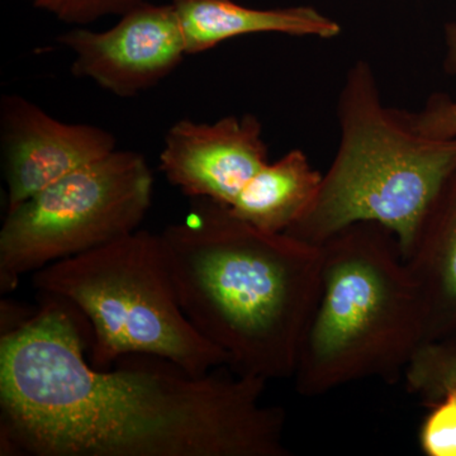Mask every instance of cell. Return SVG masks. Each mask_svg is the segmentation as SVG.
Masks as SVG:
<instances>
[{"label": "cell", "instance_id": "1", "mask_svg": "<svg viewBox=\"0 0 456 456\" xmlns=\"http://www.w3.org/2000/svg\"><path fill=\"white\" fill-rule=\"evenodd\" d=\"M73 305L40 310L0 338V454L289 456L285 415L261 402L265 380L188 373L159 356L98 369Z\"/></svg>", "mask_w": 456, "mask_h": 456}, {"label": "cell", "instance_id": "2", "mask_svg": "<svg viewBox=\"0 0 456 456\" xmlns=\"http://www.w3.org/2000/svg\"><path fill=\"white\" fill-rule=\"evenodd\" d=\"M160 233L180 307L236 373L293 378L316 303L320 246L257 230L211 200H191Z\"/></svg>", "mask_w": 456, "mask_h": 456}, {"label": "cell", "instance_id": "3", "mask_svg": "<svg viewBox=\"0 0 456 456\" xmlns=\"http://www.w3.org/2000/svg\"><path fill=\"white\" fill-rule=\"evenodd\" d=\"M320 248V287L293 374L297 392L318 397L369 378L395 382L425 338L424 308L397 237L362 222Z\"/></svg>", "mask_w": 456, "mask_h": 456}, {"label": "cell", "instance_id": "4", "mask_svg": "<svg viewBox=\"0 0 456 456\" xmlns=\"http://www.w3.org/2000/svg\"><path fill=\"white\" fill-rule=\"evenodd\" d=\"M336 117L338 145L310 211L287 235L322 245L351 224L371 222L397 237L402 254L456 169V139L432 140L413 128L408 110L384 104L373 66L354 62Z\"/></svg>", "mask_w": 456, "mask_h": 456}, {"label": "cell", "instance_id": "5", "mask_svg": "<svg viewBox=\"0 0 456 456\" xmlns=\"http://www.w3.org/2000/svg\"><path fill=\"white\" fill-rule=\"evenodd\" d=\"M32 279L42 296L68 302L88 320L94 368L132 354L170 360L197 377L228 365L180 307L160 235L134 231L50 264Z\"/></svg>", "mask_w": 456, "mask_h": 456}, {"label": "cell", "instance_id": "6", "mask_svg": "<svg viewBox=\"0 0 456 456\" xmlns=\"http://www.w3.org/2000/svg\"><path fill=\"white\" fill-rule=\"evenodd\" d=\"M152 189L146 159L116 150L9 209L0 230V292H13L27 273L139 230Z\"/></svg>", "mask_w": 456, "mask_h": 456}, {"label": "cell", "instance_id": "7", "mask_svg": "<svg viewBox=\"0 0 456 456\" xmlns=\"http://www.w3.org/2000/svg\"><path fill=\"white\" fill-rule=\"evenodd\" d=\"M60 44L73 53L71 73L116 97H136L167 79L188 55L173 4L146 0L106 31L75 27Z\"/></svg>", "mask_w": 456, "mask_h": 456}, {"label": "cell", "instance_id": "8", "mask_svg": "<svg viewBox=\"0 0 456 456\" xmlns=\"http://www.w3.org/2000/svg\"><path fill=\"white\" fill-rule=\"evenodd\" d=\"M110 132L53 118L37 104L18 94L0 101V152L7 183V211L42 189L112 154Z\"/></svg>", "mask_w": 456, "mask_h": 456}, {"label": "cell", "instance_id": "9", "mask_svg": "<svg viewBox=\"0 0 456 456\" xmlns=\"http://www.w3.org/2000/svg\"><path fill=\"white\" fill-rule=\"evenodd\" d=\"M263 125L254 114L212 123L182 119L165 134L160 171L191 200L231 207L242 189L268 164Z\"/></svg>", "mask_w": 456, "mask_h": 456}, {"label": "cell", "instance_id": "10", "mask_svg": "<svg viewBox=\"0 0 456 456\" xmlns=\"http://www.w3.org/2000/svg\"><path fill=\"white\" fill-rule=\"evenodd\" d=\"M404 260L424 308V344L455 332L456 169L419 222Z\"/></svg>", "mask_w": 456, "mask_h": 456}, {"label": "cell", "instance_id": "11", "mask_svg": "<svg viewBox=\"0 0 456 456\" xmlns=\"http://www.w3.org/2000/svg\"><path fill=\"white\" fill-rule=\"evenodd\" d=\"M188 55L206 53L232 38L250 35L331 40L341 35L338 20L310 5L260 9L233 0H171Z\"/></svg>", "mask_w": 456, "mask_h": 456}, {"label": "cell", "instance_id": "12", "mask_svg": "<svg viewBox=\"0 0 456 456\" xmlns=\"http://www.w3.org/2000/svg\"><path fill=\"white\" fill-rule=\"evenodd\" d=\"M322 183L301 149L268 163L242 189L230 207L240 220L268 233H287L316 200Z\"/></svg>", "mask_w": 456, "mask_h": 456}, {"label": "cell", "instance_id": "13", "mask_svg": "<svg viewBox=\"0 0 456 456\" xmlns=\"http://www.w3.org/2000/svg\"><path fill=\"white\" fill-rule=\"evenodd\" d=\"M444 70L456 77V20L444 26ZM413 128L432 140L456 139V98L446 93H434L422 110L408 112Z\"/></svg>", "mask_w": 456, "mask_h": 456}, {"label": "cell", "instance_id": "14", "mask_svg": "<svg viewBox=\"0 0 456 456\" xmlns=\"http://www.w3.org/2000/svg\"><path fill=\"white\" fill-rule=\"evenodd\" d=\"M419 446L428 456H456V383L432 402L419 430Z\"/></svg>", "mask_w": 456, "mask_h": 456}, {"label": "cell", "instance_id": "15", "mask_svg": "<svg viewBox=\"0 0 456 456\" xmlns=\"http://www.w3.org/2000/svg\"><path fill=\"white\" fill-rule=\"evenodd\" d=\"M40 11L46 12L66 25L86 27L104 17L127 13L145 0H31Z\"/></svg>", "mask_w": 456, "mask_h": 456}, {"label": "cell", "instance_id": "16", "mask_svg": "<svg viewBox=\"0 0 456 456\" xmlns=\"http://www.w3.org/2000/svg\"><path fill=\"white\" fill-rule=\"evenodd\" d=\"M2 336L12 334L17 331L20 327L25 326L36 312H25V308L20 307L17 303L2 301Z\"/></svg>", "mask_w": 456, "mask_h": 456}]
</instances>
